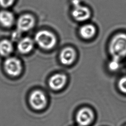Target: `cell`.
Segmentation results:
<instances>
[{
  "label": "cell",
  "instance_id": "obj_1",
  "mask_svg": "<svg viewBox=\"0 0 126 126\" xmlns=\"http://www.w3.org/2000/svg\"><path fill=\"white\" fill-rule=\"evenodd\" d=\"M109 52L112 59L120 61L126 57V33H118L109 43Z\"/></svg>",
  "mask_w": 126,
  "mask_h": 126
},
{
  "label": "cell",
  "instance_id": "obj_2",
  "mask_svg": "<svg viewBox=\"0 0 126 126\" xmlns=\"http://www.w3.org/2000/svg\"><path fill=\"white\" fill-rule=\"evenodd\" d=\"M36 43L43 49H51L56 44V38L53 33L46 30L38 32L35 36Z\"/></svg>",
  "mask_w": 126,
  "mask_h": 126
},
{
  "label": "cell",
  "instance_id": "obj_3",
  "mask_svg": "<svg viewBox=\"0 0 126 126\" xmlns=\"http://www.w3.org/2000/svg\"><path fill=\"white\" fill-rule=\"evenodd\" d=\"M72 5L71 14L75 20L84 22L90 18L91 12L89 7L81 4L77 0H74Z\"/></svg>",
  "mask_w": 126,
  "mask_h": 126
},
{
  "label": "cell",
  "instance_id": "obj_4",
  "mask_svg": "<svg viewBox=\"0 0 126 126\" xmlns=\"http://www.w3.org/2000/svg\"><path fill=\"white\" fill-rule=\"evenodd\" d=\"M4 68L9 75L13 77L18 76L22 71V65L18 59L14 57L7 59L4 63Z\"/></svg>",
  "mask_w": 126,
  "mask_h": 126
},
{
  "label": "cell",
  "instance_id": "obj_5",
  "mask_svg": "<svg viewBox=\"0 0 126 126\" xmlns=\"http://www.w3.org/2000/svg\"><path fill=\"white\" fill-rule=\"evenodd\" d=\"M29 102L32 107L37 110L43 109L47 104V99L44 94L40 90H35L30 96Z\"/></svg>",
  "mask_w": 126,
  "mask_h": 126
},
{
  "label": "cell",
  "instance_id": "obj_6",
  "mask_svg": "<svg viewBox=\"0 0 126 126\" xmlns=\"http://www.w3.org/2000/svg\"><path fill=\"white\" fill-rule=\"evenodd\" d=\"M94 119V113L87 108L81 109L77 113L76 121L80 126H88L92 123Z\"/></svg>",
  "mask_w": 126,
  "mask_h": 126
},
{
  "label": "cell",
  "instance_id": "obj_7",
  "mask_svg": "<svg viewBox=\"0 0 126 126\" xmlns=\"http://www.w3.org/2000/svg\"><path fill=\"white\" fill-rule=\"evenodd\" d=\"M35 24L34 16L30 14H25L21 16L17 22L18 30L21 32H26L32 29Z\"/></svg>",
  "mask_w": 126,
  "mask_h": 126
},
{
  "label": "cell",
  "instance_id": "obj_8",
  "mask_svg": "<svg viewBox=\"0 0 126 126\" xmlns=\"http://www.w3.org/2000/svg\"><path fill=\"white\" fill-rule=\"evenodd\" d=\"M66 82V77L63 74H56L53 75L49 82V87L53 90L61 89L65 86Z\"/></svg>",
  "mask_w": 126,
  "mask_h": 126
},
{
  "label": "cell",
  "instance_id": "obj_9",
  "mask_svg": "<svg viewBox=\"0 0 126 126\" xmlns=\"http://www.w3.org/2000/svg\"><path fill=\"white\" fill-rule=\"evenodd\" d=\"M76 57L74 49L71 47H67L62 50L60 55V60L62 63L65 65H69L73 63Z\"/></svg>",
  "mask_w": 126,
  "mask_h": 126
},
{
  "label": "cell",
  "instance_id": "obj_10",
  "mask_svg": "<svg viewBox=\"0 0 126 126\" xmlns=\"http://www.w3.org/2000/svg\"><path fill=\"white\" fill-rule=\"evenodd\" d=\"M15 22V17L12 12L8 10L0 11V24L3 27H11Z\"/></svg>",
  "mask_w": 126,
  "mask_h": 126
},
{
  "label": "cell",
  "instance_id": "obj_11",
  "mask_svg": "<svg viewBox=\"0 0 126 126\" xmlns=\"http://www.w3.org/2000/svg\"><path fill=\"white\" fill-rule=\"evenodd\" d=\"M34 43L29 38H25L19 41L17 46L19 51L22 53H28L32 51L33 48Z\"/></svg>",
  "mask_w": 126,
  "mask_h": 126
},
{
  "label": "cell",
  "instance_id": "obj_12",
  "mask_svg": "<svg viewBox=\"0 0 126 126\" xmlns=\"http://www.w3.org/2000/svg\"><path fill=\"white\" fill-rule=\"evenodd\" d=\"M95 33V28L91 24H87L82 26L80 30V35L82 38L87 39L93 38Z\"/></svg>",
  "mask_w": 126,
  "mask_h": 126
},
{
  "label": "cell",
  "instance_id": "obj_13",
  "mask_svg": "<svg viewBox=\"0 0 126 126\" xmlns=\"http://www.w3.org/2000/svg\"><path fill=\"white\" fill-rule=\"evenodd\" d=\"M13 50L12 43L7 40H3L0 42V54L7 56L11 53Z\"/></svg>",
  "mask_w": 126,
  "mask_h": 126
},
{
  "label": "cell",
  "instance_id": "obj_14",
  "mask_svg": "<svg viewBox=\"0 0 126 126\" xmlns=\"http://www.w3.org/2000/svg\"><path fill=\"white\" fill-rule=\"evenodd\" d=\"M118 87L121 93L126 94V76L120 79L118 81Z\"/></svg>",
  "mask_w": 126,
  "mask_h": 126
},
{
  "label": "cell",
  "instance_id": "obj_15",
  "mask_svg": "<svg viewBox=\"0 0 126 126\" xmlns=\"http://www.w3.org/2000/svg\"><path fill=\"white\" fill-rule=\"evenodd\" d=\"M119 62L112 59L109 63V69L113 71L117 70L119 67Z\"/></svg>",
  "mask_w": 126,
  "mask_h": 126
},
{
  "label": "cell",
  "instance_id": "obj_16",
  "mask_svg": "<svg viewBox=\"0 0 126 126\" xmlns=\"http://www.w3.org/2000/svg\"><path fill=\"white\" fill-rule=\"evenodd\" d=\"M15 0H0V5L4 8H7L14 4Z\"/></svg>",
  "mask_w": 126,
  "mask_h": 126
},
{
  "label": "cell",
  "instance_id": "obj_17",
  "mask_svg": "<svg viewBox=\"0 0 126 126\" xmlns=\"http://www.w3.org/2000/svg\"><path fill=\"white\" fill-rule=\"evenodd\" d=\"M21 32L19 31L18 32H15L14 33V34L12 35V38L13 39L15 40V41H16L18 39H19V38L20 37V32Z\"/></svg>",
  "mask_w": 126,
  "mask_h": 126
}]
</instances>
